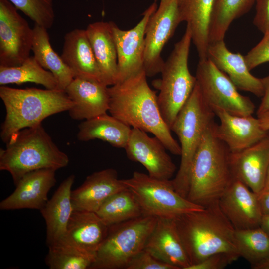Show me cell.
I'll return each mask as SVG.
<instances>
[{
    "label": "cell",
    "instance_id": "cell-1",
    "mask_svg": "<svg viewBox=\"0 0 269 269\" xmlns=\"http://www.w3.org/2000/svg\"><path fill=\"white\" fill-rule=\"evenodd\" d=\"M144 69L108 88L110 115L125 124L158 138L167 150L181 155L180 144L161 115L156 92L149 86Z\"/></svg>",
    "mask_w": 269,
    "mask_h": 269
},
{
    "label": "cell",
    "instance_id": "cell-2",
    "mask_svg": "<svg viewBox=\"0 0 269 269\" xmlns=\"http://www.w3.org/2000/svg\"><path fill=\"white\" fill-rule=\"evenodd\" d=\"M174 220L190 265L220 252L240 256L235 229L221 210L218 201L202 210L178 215Z\"/></svg>",
    "mask_w": 269,
    "mask_h": 269
},
{
    "label": "cell",
    "instance_id": "cell-3",
    "mask_svg": "<svg viewBox=\"0 0 269 269\" xmlns=\"http://www.w3.org/2000/svg\"><path fill=\"white\" fill-rule=\"evenodd\" d=\"M214 121L204 132L195 154L186 198L205 207L218 201L235 179L230 151L214 134Z\"/></svg>",
    "mask_w": 269,
    "mask_h": 269
},
{
    "label": "cell",
    "instance_id": "cell-4",
    "mask_svg": "<svg viewBox=\"0 0 269 269\" xmlns=\"http://www.w3.org/2000/svg\"><path fill=\"white\" fill-rule=\"evenodd\" d=\"M6 145L0 149V170L8 172L15 185L29 172L42 169L56 171L69 162L42 123L14 133Z\"/></svg>",
    "mask_w": 269,
    "mask_h": 269
},
{
    "label": "cell",
    "instance_id": "cell-5",
    "mask_svg": "<svg viewBox=\"0 0 269 269\" xmlns=\"http://www.w3.org/2000/svg\"><path fill=\"white\" fill-rule=\"evenodd\" d=\"M0 97L5 108L0 138L6 143L18 131L41 124L47 117L68 111L73 103L64 90L35 88L0 87Z\"/></svg>",
    "mask_w": 269,
    "mask_h": 269
},
{
    "label": "cell",
    "instance_id": "cell-6",
    "mask_svg": "<svg viewBox=\"0 0 269 269\" xmlns=\"http://www.w3.org/2000/svg\"><path fill=\"white\" fill-rule=\"evenodd\" d=\"M215 116L212 109L203 100L196 83L170 128L178 136L181 147L180 166L171 181L175 191L184 197L186 198L188 192L195 154Z\"/></svg>",
    "mask_w": 269,
    "mask_h": 269
},
{
    "label": "cell",
    "instance_id": "cell-7",
    "mask_svg": "<svg viewBox=\"0 0 269 269\" xmlns=\"http://www.w3.org/2000/svg\"><path fill=\"white\" fill-rule=\"evenodd\" d=\"M191 42V32L187 26L184 35L164 62L160 72L161 78L152 82L159 90L158 104L162 118L170 129L196 84V78L188 68Z\"/></svg>",
    "mask_w": 269,
    "mask_h": 269
},
{
    "label": "cell",
    "instance_id": "cell-8",
    "mask_svg": "<svg viewBox=\"0 0 269 269\" xmlns=\"http://www.w3.org/2000/svg\"><path fill=\"white\" fill-rule=\"evenodd\" d=\"M157 218L143 215L109 226L90 269H126L145 249Z\"/></svg>",
    "mask_w": 269,
    "mask_h": 269
},
{
    "label": "cell",
    "instance_id": "cell-9",
    "mask_svg": "<svg viewBox=\"0 0 269 269\" xmlns=\"http://www.w3.org/2000/svg\"><path fill=\"white\" fill-rule=\"evenodd\" d=\"M122 181L135 195L143 215L157 218H174L205 208L180 195L174 189L171 180L158 179L134 171L131 178Z\"/></svg>",
    "mask_w": 269,
    "mask_h": 269
},
{
    "label": "cell",
    "instance_id": "cell-10",
    "mask_svg": "<svg viewBox=\"0 0 269 269\" xmlns=\"http://www.w3.org/2000/svg\"><path fill=\"white\" fill-rule=\"evenodd\" d=\"M201 95L213 110L220 108L238 116L252 115L255 106L243 96L228 76L208 58L199 60L196 76Z\"/></svg>",
    "mask_w": 269,
    "mask_h": 269
},
{
    "label": "cell",
    "instance_id": "cell-11",
    "mask_svg": "<svg viewBox=\"0 0 269 269\" xmlns=\"http://www.w3.org/2000/svg\"><path fill=\"white\" fill-rule=\"evenodd\" d=\"M182 22L177 0H160L145 28L144 69L147 77L161 72L164 62L161 52Z\"/></svg>",
    "mask_w": 269,
    "mask_h": 269
},
{
    "label": "cell",
    "instance_id": "cell-12",
    "mask_svg": "<svg viewBox=\"0 0 269 269\" xmlns=\"http://www.w3.org/2000/svg\"><path fill=\"white\" fill-rule=\"evenodd\" d=\"M7 0H0V66L21 65L30 56L33 30Z\"/></svg>",
    "mask_w": 269,
    "mask_h": 269
},
{
    "label": "cell",
    "instance_id": "cell-13",
    "mask_svg": "<svg viewBox=\"0 0 269 269\" xmlns=\"http://www.w3.org/2000/svg\"><path fill=\"white\" fill-rule=\"evenodd\" d=\"M157 8V5L154 2L143 12L139 23L128 30L120 29L112 22L117 53V83L144 69L145 28L149 18Z\"/></svg>",
    "mask_w": 269,
    "mask_h": 269
},
{
    "label": "cell",
    "instance_id": "cell-14",
    "mask_svg": "<svg viewBox=\"0 0 269 269\" xmlns=\"http://www.w3.org/2000/svg\"><path fill=\"white\" fill-rule=\"evenodd\" d=\"M124 149L127 157L141 164L152 177L169 180L176 171V166L162 142L155 136L150 137L144 131L132 128Z\"/></svg>",
    "mask_w": 269,
    "mask_h": 269
},
{
    "label": "cell",
    "instance_id": "cell-15",
    "mask_svg": "<svg viewBox=\"0 0 269 269\" xmlns=\"http://www.w3.org/2000/svg\"><path fill=\"white\" fill-rule=\"evenodd\" d=\"M213 111L220 120L219 124H213L214 134L226 144L230 152H238L252 146L269 133L262 128L258 117L252 115H235L220 108Z\"/></svg>",
    "mask_w": 269,
    "mask_h": 269
},
{
    "label": "cell",
    "instance_id": "cell-16",
    "mask_svg": "<svg viewBox=\"0 0 269 269\" xmlns=\"http://www.w3.org/2000/svg\"><path fill=\"white\" fill-rule=\"evenodd\" d=\"M218 203L235 230L260 226L263 215L257 194L241 181L234 179Z\"/></svg>",
    "mask_w": 269,
    "mask_h": 269
},
{
    "label": "cell",
    "instance_id": "cell-17",
    "mask_svg": "<svg viewBox=\"0 0 269 269\" xmlns=\"http://www.w3.org/2000/svg\"><path fill=\"white\" fill-rule=\"evenodd\" d=\"M55 170L42 169L29 172L15 185L13 192L0 203L1 210L31 209L40 210L55 185Z\"/></svg>",
    "mask_w": 269,
    "mask_h": 269
},
{
    "label": "cell",
    "instance_id": "cell-18",
    "mask_svg": "<svg viewBox=\"0 0 269 269\" xmlns=\"http://www.w3.org/2000/svg\"><path fill=\"white\" fill-rule=\"evenodd\" d=\"M230 160L234 178L242 182L256 194L261 192L269 165V133L252 146L238 152H230Z\"/></svg>",
    "mask_w": 269,
    "mask_h": 269
},
{
    "label": "cell",
    "instance_id": "cell-19",
    "mask_svg": "<svg viewBox=\"0 0 269 269\" xmlns=\"http://www.w3.org/2000/svg\"><path fill=\"white\" fill-rule=\"evenodd\" d=\"M126 188L115 169L95 172L88 175L81 186L72 190L74 211L96 212L109 198Z\"/></svg>",
    "mask_w": 269,
    "mask_h": 269
},
{
    "label": "cell",
    "instance_id": "cell-20",
    "mask_svg": "<svg viewBox=\"0 0 269 269\" xmlns=\"http://www.w3.org/2000/svg\"><path fill=\"white\" fill-rule=\"evenodd\" d=\"M108 86L104 83L75 78L65 89L73 103L68 111L75 120H88L109 110Z\"/></svg>",
    "mask_w": 269,
    "mask_h": 269
},
{
    "label": "cell",
    "instance_id": "cell-21",
    "mask_svg": "<svg viewBox=\"0 0 269 269\" xmlns=\"http://www.w3.org/2000/svg\"><path fill=\"white\" fill-rule=\"evenodd\" d=\"M207 58L228 76L238 89L262 97L261 79L251 74L244 56L230 51L224 39L209 44Z\"/></svg>",
    "mask_w": 269,
    "mask_h": 269
},
{
    "label": "cell",
    "instance_id": "cell-22",
    "mask_svg": "<svg viewBox=\"0 0 269 269\" xmlns=\"http://www.w3.org/2000/svg\"><path fill=\"white\" fill-rule=\"evenodd\" d=\"M108 229L96 212L74 211L65 235L60 242H65L85 254L96 257Z\"/></svg>",
    "mask_w": 269,
    "mask_h": 269
},
{
    "label": "cell",
    "instance_id": "cell-23",
    "mask_svg": "<svg viewBox=\"0 0 269 269\" xmlns=\"http://www.w3.org/2000/svg\"><path fill=\"white\" fill-rule=\"evenodd\" d=\"M144 249L179 269H186L190 265L174 218H157Z\"/></svg>",
    "mask_w": 269,
    "mask_h": 269
},
{
    "label": "cell",
    "instance_id": "cell-24",
    "mask_svg": "<svg viewBox=\"0 0 269 269\" xmlns=\"http://www.w3.org/2000/svg\"><path fill=\"white\" fill-rule=\"evenodd\" d=\"M64 39L61 57L74 78H83L105 84L86 30L73 29L67 33Z\"/></svg>",
    "mask_w": 269,
    "mask_h": 269
},
{
    "label": "cell",
    "instance_id": "cell-25",
    "mask_svg": "<svg viewBox=\"0 0 269 269\" xmlns=\"http://www.w3.org/2000/svg\"><path fill=\"white\" fill-rule=\"evenodd\" d=\"M74 180V175L64 179L40 210L46 224L48 247L58 243L65 235L68 223L74 211L71 188Z\"/></svg>",
    "mask_w": 269,
    "mask_h": 269
},
{
    "label": "cell",
    "instance_id": "cell-26",
    "mask_svg": "<svg viewBox=\"0 0 269 269\" xmlns=\"http://www.w3.org/2000/svg\"><path fill=\"white\" fill-rule=\"evenodd\" d=\"M85 30L104 83L108 86L114 85L118 80V64L112 22H93Z\"/></svg>",
    "mask_w": 269,
    "mask_h": 269
},
{
    "label": "cell",
    "instance_id": "cell-27",
    "mask_svg": "<svg viewBox=\"0 0 269 269\" xmlns=\"http://www.w3.org/2000/svg\"><path fill=\"white\" fill-rule=\"evenodd\" d=\"M215 0H177L182 22L191 32L199 60L207 59L210 19Z\"/></svg>",
    "mask_w": 269,
    "mask_h": 269
},
{
    "label": "cell",
    "instance_id": "cell-28",
    "mask_svg": "<svg viewBox=\"0 0 269 269\" xmlns=\"http://www.w3.org/2000/svg\"><path fill=\"white\" fill-rule=\"evenodd\" d=\"M77 139L81 141L100 139L112 146L124 148L132 128L119 119L106 113L85 120L78 126Z\"/></svg>",
    "mask_w": 269,
    "mask_h": 269
},
{
    "label": "cell",
    "instance_id": "cell-29",
    "mask_svg": "<svg viewBox=\"0 0 269 269\" xmlns=\"http://www.w3.org/2000/svg\"><path fill=\"white\" fill-rule=\"evenodd\" d=\"M33 30L34 56L42 67L53 74L58 81L59 89L64 91L74 79L72 71L52 48L47 29L35 24Z\"/></svg>",
    "mask_w": 269,
    "mask_h": 269
},
{
    "label": "cell",
    "instance_id": "cell-30",
    "mask_svg": "<svg viewBox=\"0 0 269 269\" xmlns=\"http://www.w3.org/2000/svg\"><path fill=\"white\" fill-rule=\"evenodd\" d=\"M27 82L42 85L47 89L60 90L53 74L42 67L34 56H30L19 66H0V86Z\"/></svg>",
    "mask_w": 269,
    "mask_h": 269
},
{
    "label": "cell",
    "instance_id": "cell-31",
    "mask_svg": "<svg viewBox=\"0 0 269 269\" xmlns=\"http://www.w3.org/2000/svg\"><path fill=\"white\" fill-rule=\"evenodd\" d=\"M96 213L108 227L143 215L135 195L127 187L109 198Z\"/></svg>",
    "mask_w": 269,
    "mask_h": 269
},
{
    "label": "cell",
    "instance_id": "cell-32",
    "mask_svg": "<svg viewBox=\"0 0 269 269\" xmlns=\"http://www.w3.org/2000/svg\"><path fill=\"white\" fill-rule=\"evenodd\" d=\"M255 0H215L209 26V43L224 39L230 24L247 13Z\"/></svg>",
    "mask_w": 269,
    "mask_h": 269
},
{
    "label": "cell",
    "instance_id": "cell-33",
    "mask_svg": "<svg viewBox=\"0 0 269 269\" xmlns=\"http://www.w3.org/2000/svg\"><path fill=\"white\" fill-rule=\"evenodd\" d=\"M235 237L240 257L251 266L269 258V236L260 226L235 230Z\"/></svg>",
    "mask_w": 269,
    "mask_h": 269
},
{
    "label": "cell",
    "instance_id": "cell-34",
    "mask_svg": "<svg viewBox=\"0 0 269 269\" xmlns=\"http://www.w3.org/2000/svg\"><path fill=\"white\" fill-rule=\"evenodd\" d=\"M48 247L45 261L50 269H90L95 259L64 242Z\"/></svg>",
    "mask_w": 269,
    "mask_h": 269
},
{
    "label": "cell",
    "instance_id": "cell-35",
    "mask_svg": "<svg viewBox=\"0 0 269 269\" xmlns=\"http://www.w3.org/2000/svg\"><path fill=\"white\" fill-rule=\"evenodd\" d=\"M40 26L49 29L53 25L55 14L52 0H7Z\"/></svg>",
    "mask_w": 269,
    "mask_h": 269
},
{
    "label": "cell",
    "instance_id": "cell-36",
    "mask_svg": "<svg viewBox=\"0 0 269 269\" xmlns=\"http://www.w3.org/2000/svg\"><path fill=\"white\" fill-rule=\"evenodd\" d=\"M126 269H179L164 262L144 249L130 262Z\"/></svg>",
    "mask_w": 269,
    "mask_h": 269
},
{
    "label": "cell",
    "instance_id": "cell-37",
    "mask_svg": "<svg viewBox=\"0 0 269 269\" xmlns=\"http://www.w3.org/2000/svg\"><path fill=\"white\" fill-rule=\"evenodd\" d=\"M240 256L236 254L220 252L212 254L200 262L190 265L186 269H222Z\"/></svg>",
    "mask_w": 269,
    "mask_h": 269
},
{
    "label": "cell",
    "instance_id": "cell-38",
    "mask_svg": "<svg viewBox=\"0 0 269 269\" xmlns=\"http://www.w3.org/2000/svg\"><path fill=\"white\" fill-rule=\"evenodd\" d=\"M244 58L251 71L258 66L269 62V36H264L262 40L247 54Z\"/></svg>",
    "mask_w": 269,
    "mask_h": 269
},
{
    "label": "cell",
    "instance_id": "cell-39",
    "mask_svg": "<svg viewBox=\"0 0 269 269\" xmlns=\"http://www.w3.org/2000/svg\"><path fill=\"white\" fill-rule=\"evenodd\" d=\"M254 25L264 36H269V0H255Z\"/></svg>",
    "mask_w": 269,
    "mask_h": 269
},
{
    "label": "cell",
    "instance_id": "cell-40",
    "mask_svg": "<svg viewBox=\"0 0 269 269\" xmlns=\"http://www.w3.org/2000/svg\"><path fill=\"white\" fill-rule=\"evenodd\" d=\"M264 90L261 103L257 111V116L269 111V74L261 78Z\"/></svg>",
    "mask_w": 269,
    "mask_h": 269
},
{
    "label": "cell",
    "instance_id": "cell-41",
    "mask_svg": "<svg viewBox=\"0 0 269 269\" xmlns=\"http://www.w3.org/2000/svg\"><path fill=\"white\" fill-rule=\"evenodd\" d=\"M256 194L262 215L269 216V190H262Z\"/></svg>",
    "mask_w": 269,
    "mask_h": 269
},
{
    "label": "cell",
    "instance_id": "cell-42",
    "mask_svg": "<svg viewBox=\"0 0 269 269\" xmlns=\"http://www.w3.org/2000/svg\"><path fill=\"white\" fill-rule=\"evenodd\" d=\"M262 128L269 132V111L265 112L257 116Z\"/></svg>",
    "mask_w": 269,
    "mask_h": 269
},
{
    "label": "cell",
    "instance_id": "cell-43",
    "mask_svg": "<svg viewBox=\"0 0 269 269\" xmlns=\"http://www.w3.org/2000/svg\"><path fill=\"white\" fill-rule=\"evenodd\" d=\"M260 227L269 236V216L263 215Z\"/></svg>",
    "mask_w": 269,
    "mask_h": 269
},
{
    "label": "cell",
    "instance_id": "cell-44",
    "mask_svg": "<svg viewBox=\"0 0 269 269\" xmlns=\"http://www.w3.org/2000/svg\"><path fill=\"white\" fill-rule=\"evenodd\" d=\"M253 269H269V258L256 265L251 266Z\"/></svg>",
    "mask_w": 269,
    "mask_h": 269
},
{
    "label": "cell",
    "instance_id": "cell-45",
    "mask_svg": "<svg viewBox=\"0 0 269 269\" xmlns=\"http://www.w3.org/2000/svg\"><path fill=\"white\" fill-rule=\"evenodd\" d=\"M263 190H269V165L267 171L264 187Z\"/></svg>",
    "mask_w": 269,
    "mask_h": 269
},
{
    "label": "cell",
    "instance_id": "cell-46",
    "mask_svg": "<svg viewBox=\"0 0 269 269\" xmlns=\"http://www.w3.org/2000/svg\"><path fill=\"white\" fill-rule=\"evenodd\" d=\"M155 0V2H156L157 0Z\"/></svg>",
    "mask_w": 269,
    "mask_h": 269
},
{
    "label": "cell",
    "instance_id": "cell-47",
    "mask_svg": "<svg viewBox=\"0 0 269 269\" xmlns=\"http://www.w3.org/2000/svg\"></svg>",
    "mask_w": 269,
    "mask_h": 269
}]
</instances>
